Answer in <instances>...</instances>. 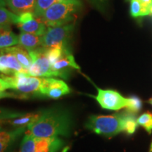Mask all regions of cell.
Returning a JSON list of instances; mask_svg holds the SVG:
<instances>
[{
  "label": "cell",
  "instance_id": "cell-1",
  "mask_svg": "<svg viewBox=\"0 0 152 152\" xmlns=\"http://www.w3.org/2000/svg\"><path fill=\"white\" fill-rule=\"evenodd\" d=\"M71 125L69 113L59 108H52L42 112L39 118L26 128V134L37 137L68 136Z\"/></svg>",
  "mask_w": 152,
  "mask_h": 152
},
{
  "label": "cell",
  "instance_id": "cell-2",
  "mask_svg": "<svg viewBox=\"0 0 152 152\" xmlns=\"http://www.w3.org/2000/svg\"><path fill=\"white\" fill-rule=\"evenodd\" d=\"M44 82L45 77L20 73L15 75L1 74V97L13 96L19 99H27L32 96L41 95L40 91Z\"/></svg>",
  "mask_w": 152,
  "mask_h": 152
},
{
  "label": "cell",
  "instance_id": "cell-3",
  "mask_svg": "<svg viewBox=\"0 0 152 152\" xmlns=\"http://www.w3.org/2000/svg\"><path fill=\"white\" fill-rule=\"evenodd\" d=\"M132 114L126 111L111 115H91L86 128L98 134L111 137L121 132H126L128 120Z\"/></svg>",
  "mask_w": 152,
  "mask_h": 152
},
{
  "label": "cell",
  "instance_id": "cell-4",
  "mask_svg": "<svg viewBox=\"0 0 152 152\" xmlns=\"http://www.w3.org/2000/svg\"><path fill=\"white\" fill-rule=\"evenodd\" d=\"M79 0H61L47 9L41 20L47 27H57L71 23L76 11L80 8Z\"/></svg>",
  "mask_w": 152,
  "mask_h": 152
},
{
  "label": "cell",
  "instance_id": "cell-5",
  "mask_svg": "<svg viewBox=\"0 0 152 152\" xmlns=\"http://www.w3.org/2000/svg\"><path fill=\"white\" fill-rule=\"evenodd\" d=\"M46 47H39L29 52L33 58V65L28 70L29 75L40 77H60L66 78L64 71H56L54 69L46 54Z\"/></svg>",
  "mask_w": 152,
  "mask_h": 152
},
{
  "label": "cell",
  "instance_id": "cell-6",
  "mask_svg": "<svg viewBox=\"0 0 152 152\" xmlns=\"http://www.w3.org/2000/svg\"><path fill=\"white\" fill-rule=\"evenodd\" d=\"M62 146V140L58 137H37L26 134L20 152H57Z\"/></svg>",
  "mask_w": 152,
  "mask_h": 152
},
{
  "label": "cell",
  "instance_id": "cell-7",
  "mask_svg": "<svg viewBox=\"0 0 152 152\" xmlns=\"http://www.w3.org/2000/svg\"><path fill=\"white\" fill-rule=\"evenodd\" d=\"M74 29V23L57 27H48L41 36V46L44 47H66Z\"/></svg>",
  "mask_w": 152,
  "mask_h": 152
},
{
  "label": "cell",
  "instance_id": "cell-8",
  "mask_svg": "<svg viewBox=\"0 0 152 152\" xmlns=\"http://www.w3.org/2000/svg\"><path fill=\"white\" fill-rule=\"evenodd\" d=\"M98 94L95 96L103 109L113 111L127 108L129 104V98H125L116 91L111 90H102L98 88Z\"/></svg>",
  "mask_w": 152,
  "mask_h": 152
},
{
  "label": "cell",
  "instance_id": "cell-9",
  "mask_svg": "<svg viewBox=\"0 0 152 152\" xmlns=\"http://www.w3.org/2000/svg\"><path fill=\"white\" fill-rule=\"evenodd\" d=\"M0 70L1 74L6 75H15L19 73L29 75L28 70L23 68L14 54L3 49H1Z\"/></svg>",
  "mask_w": 152,
  "mask_h": 152
},
{
  "label": "cell",
  "instance_id": "cell-10",
  "mask_svg": "<svg viewBox=\"0 0 152 152\" xmlns=\"http://www.w3.org/2000/svg\"><path fill=\"white\" fill-rule=\"evenodd\" d=\"M69 87L61 80L45 77V82L41 88V95L52 99H58L69 94Z\"/></svg>",
  "mask_w": 152,
  "mask_h": 152
},
{
  "label": "cell",
  "instance_id": "cell-11",
  "mask_svg": "<svg viewBox=\"0 0 152 152\" xmlns=\"http://www.w3.org/2000/svg\"><path fill=\"white\" fill-rule=\"evenodd\" d=\"M40 115L41 113H9L1 117V123L10 125L18 130H23L35 123Z\"/></svg>",
  "mask_w": 152,
  "mask_h": 152
},
{
  "label": "cell",
  "instance_id": "cell-12",
  "mask_svg": "<svg viewBox=\"0 0 152 152\" xmlns=\"http://www.w3.org/2000/svg\"><path fill=\"white\" fill-rule=\"evenodd\" d=\"M21 32L33 34L37 36H42L46 33L47 26L41 19L33 18L27 22L20 23L17 25Z\"/></svg>",
  "mask_w": 152,
  "mask_h": 152
},
{
  "label": "cell",
  "instance_id": "cell-13",
  "mask_svg": "<svg viewBox=\"0 0 152 152\" xmlns=\"http://www.w3.org/2000/svg\"><path fill=\"white\" fill-rule=\"evenodd\" d=\"M4 1L12 12L18 16L24 13H33L36 3V0H4Z\"/></svg>",
  "mask_w": 152,
  "mask_h": 152
},
{
  "label": "cell",
  "instance_id": "cell-14",
  "mask_svg": "<svg viewBox=\"0 0 152 152\" xmlns=\"http://www.w3.org/2000/svg\"><path fill=\"white\" fill-rule=\"evenodd\" d=\"M1 49H3L6 52H10L14 54L18 61L20 62V64L28 71L33 65V58L30 55L29 52L26 50L21 45H16V46L7 47V48Z\"/></svg>",
  "mask_w": 152,
  "mask_h": 152
},
{
  "label": "cell",
  "instance_id": "cell-15",
  "mask_svg": "<svg viewBox=\"0 0 152 152\" xmlns=\"http://www.w3.org/2000/svg\"><path fill=\"white\" fill-rule=\"evenodd\" d=\"M40 37L41 36H37L31 33L21 32L18 36L19 44L28 52H30L41 45Z\"/></svg>",
  "mask_w": 152,
  "mask_h": 152
},
{
  "label": "cell",
  "instance_id": "cell-16",
  "mask_svg": "<svg viewBox=\"0 0 152 152\" xmlns=\"http://www.w3.org/2000/svg\"><path fill=\"white\" fill-rule=\"evenodd\" d=\"M19 20H20V16L14 14L12 11L7 10L4 7H1L0 9L1 29H11V25H18Z\"/></svg>",
  "mask_w": 152,
  "mask_h": 152
},
{
  "label": "cell",
  "instance_id": "cell-17",
  "mask_svg": "<svg viewBox=\"0 0 152 152\" xmlns=\"http://www.w3.org/2000/svg\"><path fill=\"white\" fill-rule=\"evenodd\" d=\"M19 44L18 36L13 33L11 29H1L0 47L1 49L14 47Z\"/></svg>",
  "mask_w": 152,
  "mask_h": 152
},
{
  "label": "cell",
  "instance_id": "cell-18",
  "mask_svg": "<svg viewBox=\"0 0 152 152\" xmlns=\"http://www.w3.org/2000/svg\"><path fill=\"white\" fill-rule=\"evenodd\" d=\"M66 67H72L76 69H80L79 66L76 64L73 56L68 49L66 51L65 54L63 56V58L53 65V68L56 71H62L63 68Z\"/></svg>",
  "mask_w": 152,
  "mask_h": 152
},
{
  "label": "cell",
  "instance_id": "cell-19",
  "mask_svg": "<svg viewBox=\"0 0 152 152\" xmlns=\"http://www.w3.org/2000/svg\"><path fill=\"white\" fill-rule=\"evenodd\" d=\"M130 14L134 18L151 15L150 7L140 0H130Z\"/></svg>",
  "mask_w": 152,
  "mask_h": 152
},
{
  "label": "cell",
  "instance_id": "cell-20",
  "mask_svg": "<svg viewBox=\"0 0 152 152\" xmlns=\"http://www.w3.org/2000/svg\"><path fill=\"white\" fill-rule=\"evenodd\" d=\"M61 0H36L33 14L36 18L41 19L47 9Z\"/></svg>",
  "mask_w": 152,
  "mask_h": 152
},
{
  "label": "cell",
  "instance_id": "cell-21",
  "mask_svg": "<svg viewBox=\"0 0 152 152\" xmlns=\"http://www.w3.org/2000/svg\"><path fill=\"white\" fill-rule=\"evenodd\" d=\"M46 54L52 66L65 54L66 47H46Z\"/></svg>",
  "mask_w": 152,
  "mask_h": 152
},
{
  "label": "cell",
  "instance_id": "cell-22",
  "mask_svg": "<svg viewBox=\"0 0 152 152\" xmlns=\"http://www.w3.org/2000/svg\"><path fill=\"white\" fill-rule=\"evenodd\" d=\"M137 120V124L143 127L149 134H151L152 132V113L149 112L144 113Z\"/></svg>",
  "mask_w": 152,
  "mask_h": 152
},
{
  "label": "cell",
  "instance_id": "cell-23",
  "mask_svg": "<svg viewBox=\"0 0 152 152\" xmlns=\"http://www.w3.org/2000/svg\"><path fill=\"white\" fill-rule=\"evenodd\" d=\"M142 103L140 98L137 96H132L129 98V104L127 107V111L130 112L132 114H135L138 113L142 109Z\"/></svg>",
  "mask_w": 152,
  "mask_h": 152
},
{
  "label": "cell",
  "instance_id": "cell-24",
  "mask_svg": "<svg viewBox=\"0 0 152 152\" xmlns=\"http://www.w3.org/2000/svg\"><path fill=\"white\" fill-rule=\"evenodd\" d=\"M13 135H14V133L11 134L4 131H1L0 134V151L4 152L9 146V144L10 143Z\"/></svg>",
  "mask_w": 152,
  "mask_h": 152
},
{
  "label": "cell",
  "instance_id": "cell-25",
  "mask_svg": "<svg viewBox=\"0 0 152 152\" xmlns=\"http://www.w3.org/2000/svg\"><path fill=\"white\" fill-rule=\"evenodd\" d=\"M140 1H141L142 3H144L145 5L149 6V7L152 6V0H140Z\"/></svg>",
  "mask_w": 152,
  "mask_h": 152
},
{
  "label": "cell",
  "instance_id": "cell-26",
  "mask_svg": "<svg viewBox=\"0 0 152 152\" xmlns=\"http://www.w3.org/2000/svg\"><path fill=\"white\" fill-rule=\"evenodd\" d=\"M149 103H150V104H151V105L152 106V98L150 99L149 101Z\"/></svg>",
  "mask_w": 152,
  "mask_h": 152
},
{
  "label": "cell",
  "instance_id": "cell-27",
  "mask_svg": "<svg viewBox=\"0 0 152 152\" xmlns=\"http://www.w3.org/2000/svg\"><path fill=\"white\" fill-rule=\"evenodd\" d=\"M149 152H152V142H151V147H150Z\"/></svg>",
  "mask_w": 152,
  "mask_h": 152
}]
</instances>
